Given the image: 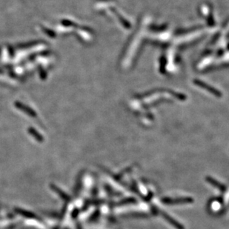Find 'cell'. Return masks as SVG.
Returning a JSON list of instances; mask_svg holds the SVG:
<instances>
[{
  "label": "cell",
  "mask_w": 229,
  "mask_h": 229,
  "mask_svg": "<svg viewBox=\"0 0 229 229\" xmlns=\"http://www.w3.org/2000/svg\"><path fill=\"white\" fill-rule=\"evenodd\" d=\"M193 200L189 197H182V198H177V199H170V198H165L162 200V202L165 204H169V205H174V204H182V203H188V202H192Z\"/></svg>",
  "instance_id": "1"
},
{
  "label": "cell",
  "mask_w": 229,
  "mask_h": 229,
  "mask_svg": "<svg viewBox=\"0 0 229 229\" xmlns=\"http://www.w3.org/2000/svg\"><path fill=\"white\" fill-rule=\"evenodd\" d=\"M207 180L209 182H210L211 185H213L214 187H217L218 188V189H220V191H225V186H224L223 185H222L221 183H220V182H217L215 180H214L213 178H211V177H208L207 178Z\"/></svg>",
  "instance_id": "2"
}]
</instances>
